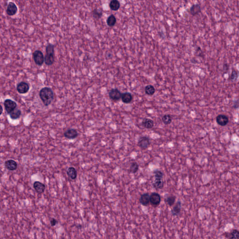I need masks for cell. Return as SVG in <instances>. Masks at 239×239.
Here are the masks:
<instances>
[{
	"mask_svg": "<svg viewBox=\"0 0 239 239\" xmlns=\"http://www.w3.org/2000/svg\"><path fill=\"white\" fill-rule=\"evenodd\" d=\"M40 98L44 106H48L54 99V93L52 88L45 87L42 88L39 92Z\"/></svg>",
	"mask_w": 239,
	"mask_h": 239,
	"instance_id": "obj_1",
	"label": "cell"
},
{
	"mask_svg": "<svg viewBox=\"0 0 239 239\" xmlns=\"http://www.w3.org/2000/svg\"><path fill=\"white\" fill-rule=\"evenodd\" d=\"M54 46L52 44H48L46 47V55L44 57V62L47 65H52L54 63Z\"/></svg>",
	"mask_w": 239,
	"mask_h": 239,
	"instance_id": "obj_2",
	"label": "cell"
},
{
	"mask_svg": "<svg viewBox=\"0 0 239 239\" xmlns=\"http://www.w3.org/2000/svg\"><path fill=\"white\" fill-rule=\"evenodd\" d=\"M33 58L35 63L39 66H42L44 62L43 53L39 50H36L33 52Z\"/></svg>",
	"mask_w": 239,
	"mask_h": 239,
	"instance_id": "obj_3",
	"label": "cell"
},
{
	"mask_svg": "<svg viewBox=\"0 0 239 239\" xmlns=\"http://www.w3.org/2000/svg\"><path fill=\"white\" fill-rule=\"evenodd\" d=\"M5 109L9 115L17 108V104L16 102L10 99H6L4 102Z\"/></svg>",
	"mask_w": 239,
	"mask_h": 239,
	"instance_id": "obj_4",
	"label": "cell"
},
{
	"mask_svg": "<svg viewBox=\"0 0 239 239\" xmlns=\"http://www.w3.org/2000/svg\"><path fill=\"white\" fill-rule=\"evenodd\" d=\"M161 201V196L158 193H153L150 195V203L153 207H158Z\"/></svg>",
	"mask_w": 239,
	"mask_h": 239,
	"instance_id": "obj_5",
	"label": "cell"
},
{
	"mask_svg": "<svg viewBox=\"0 0 239 239\" xmlns=\"http://www.w3.org/2000/svg\"><path fill=\"white\" fill-rule=\"evenodd\" d=\"M150 139L148 137H141L138 142V146L142 150H146L148 149L150 146Z\"/></svg>",
	"mask_w": 239,
	"mask_h": 239,
	"instance_id": "obj_6",
	"label": "cell"
},
{
	"mask_svg": "<svg viewBox=\"0 0 239 239\" xmlns=\"http://www.w3.org/2000/svg\"><path fill=\"white\" fill-rule=\"evenodd\" d=\"M17 89L20 94H26L30 90V86L25 82H21L17 85Z\"/></svg>",
	"mask_w": 239,
	"mask_h": 239,
	"instance_id": "obj_7",
	"label": "cell"
},
{
	"mask_svg": "<svg viewBox=\"0 0 239 239\" xmlns=\"http://www.w3.org/2000/svg\"><path fill=\"white\" fill-rule=\"evenodd\" d=\"M17 7L14 2L12 1L9 2L6 9V13L9 16H14L17 13Z\"/></svg>",
	"mask_w": 239,
	"mask_h": 239,
	"instance_id": "obj_8",
	"label": "cell"
},
{
	"mask_svg": "<svg viewBox=\"0 0 239 239\" xmlns=\"http://www.w3.org/2000/svg\"><path fill=\"white\" fill-rule=\"evenodd\" d=\"M109 96L110 99L114 100H119L122 96V94L117 89H112L109 92Z\"/></svg>",
	"mask_w": 239,
	"mask_h": 239,
	"instance_id": "obj_9",
	"label": "cell"
},
{
	"mask_svg": "<svg viewBox=\"0 0 239 239\" xmlns=\"http://www.w3.org/2000/svg\"><path fill=\"white\" fill-rule=\"evenodd\" d=\"M216 121L218 124L221 126H225L229 122V118L226 115H219L216 117Z\"/></svg>",
	"mask_w": 239,
	"mask_h": 239,
	"instance_id": "obj_10",
	"label": "cell"
},
{
	"mask_svg": "<svg viewBox=\"0 0 239 239\" xmlns=\"http://www.w3.org/2000/svg\"><path fill=\"white\" fill-rule=\"evenodd\" d=\"M64 137L68 139H73L78 136L77 131L74 129H71L66 130L64 134Z\"/></svg>",
	"mask_w": 239,
	"mask_h": 239,
	"instance_id": "obj_11",
	"label": "cell"
},
{
	"mask_svg": "<svg viewBox=\"0 0 239 239\" xmlns=\"http://www.w3.org/2000/svg\"><path fill=\"white\" fill-rule=\"evenodd\" d=\"M139 201L143 206H148L150 203V195L149 193H145L142 194L140 197Z\"/></svg>",
	"mask_w": 239,
	"mask_h": 239,
	"instance_id": "obj_12",
	"label": "cell"
},
{
	"mask_svg": "<svg viewBox=\"0 0 239 239\" xmlns=\"http://www.w3.org/2000/svg\"><path fill=\"white\" fill-rule=\"evenodd\" d=\"M5 166L6 169L9 171H15L17 168V164L16 161L10 159L6 161L5 163Z\"/></svg>",
	"mask_w": 239,
	"mask_h": 239,
	"instance_id": "obj_13",
	"label": "cell"
},
{
	"mask_svg": "<svg viewBox=\"0 0 239 239\" xmlns=\"http://www.w3.org/2000/svg\"><path fill=\"white\" fill-rule=\"evenodd\" d=\"M33 187L37 193H42L45 191V185L39 181H36L33 184Z\"/></svg>",
	"mask_w": 239,
	"mask_h": 239,
	"instance_id": "obj_14",
	"label": "cell"
},
{
	"mask_svg": "<svg viewBox=\"0 0 239 239\" xmlns=\"http://www.w3.org/2000/svg\"><path fill=\"white\" fill-rule=\"evenodd\" d=\"M181 210V202L179 201L172 208V209L171 211V213L173 216H177L180 213Z\"/></svg>",
	"mask_w": 239,
	"mask_h": 239,
	"instance_id": "obj_15",
	"label": "cell"
},
{
	"mask_svg": "<svg viewBox=\"0 0 239 239\" xmlns=\"http://www.w3.org/2000/svg\"><path fill=\"white\" fill-rule=\"evenodd\" d=\"M142 125L143 127L147 129H150L154 125V123L151 119L149 118H145L142 121Z\"/></svg>",
	"mask_w": 239,
	"mask_h": 239,
	"instance_id": "obj_16",
	"label": "cell"
},
{
	"mask_svg": "<svg viewBox=\"0 0 239 239\" xmlns=\"http://www.w3.org/2000/svg\"><path fill=\"white\" fill-rule=\"evenodd\" d=\"M67 175L70 179L73 180L75 179L77 176V172L75 168L70 167L67 170Z\"/></svg>",
	"mask_w": 239,
	"mask_h": 239,
	"instance_id": "obj_17",
	"label": "cell"
},
{
	"mask_svg": "<svg viewBox=\"0 0 239 239\" xmlns=\"http://www.w3.org/2000/svg\"><path fill=\"white\" fill-rule=\"evenodd\" d=\"M121 99L122 102L124 103H129L132 100V95L129 93H124V94H122Z\"/></svg>",
	"mask_w": 239,
	"mask_h": 239,
	"instance_id": "obj_18",
	"label": "cell"
},
{
	"mask_svg": "<svg viewBox=\"0 0 239 239\" xmlns=\"http://www.w3.org/2000/svg\"><path fill=\"white\" fill-rule=\"evenodd\" d=\"M201 7L200 5L197 4L192 6L191 9H190V13L193 16H196L197 15H198L201 12Z\"/></svg>",
	"mask_w": 239,
	"mask_h": 239,
	"instance_id": "obj_19",
	"label": "cell"
},
{
	"mask_svg": "<svg viewBox=\"0 0 239 239\" xmlns=\"http://www.w3.org/2000/svg\"><path fill=\"white\" fill-rule=\"evenodd\" d=\"M152 185L154 188L156 189H162L164 186V183L163 179H155Z\"/></svg>",
	"mask_w": 239,
	"mask_h": 239,
	"instance_id": "obj_20",
	"label": "cell"
},
{
	"mask_svg": "<svg viewBox=\"0 0 239 239\" xmlns=\"http://www.w3.org/2000/svg\"><path fill=\"white\" fill-rule=\"evenodd\" d=\"M109 8L113 11H117L120 7V4L118 0H112L109 4Z\"/></svg>",
	"mask_w": 239,
	"mask_h": 239,
	"instance_id": "obj_21",
	"label": "cell"
},
{
	"mask_svg": "<svg viewBox=\"0 0 239 239\" xmlns=\"http://www.w3.org/2000/svg\"><path fill=\"white\" fill-rule=\"evenodd\" d=\"M21 114H22V112L21 110L17 108H16L9 115L10 116L11 119H13V120H16V119L19 118Z\"/></svg>",
	"mask_w": 239,
	"mask_h": 239,
	"instance_id": "obj_22",
	"label": "cell"
},
{
	"mask_svg": "<svg viewBox=\"0 0 239 239\" xmlns=\"http://www.w3.org/2000/svg\"><path fill=\"white\" fill-rule=\"evenodd\" d=\"M116 17L113 15H110L107 19V24L108 26L110 27L114 26L116 24Z\"/></svg>",
	"mask_w": 239,
	"mask_h": 239,
	"instance_id": "obj_23",
	"label": "cell"
},
{
	"mask_svg": "<svg viewBox=\"0 0 239 239\" xmlns=\"http://www.w3.org/2000/svg\"><path fill=\"white\" fill-rule=\"evenodd\" d=\"M145 92L148 95H153L155 93V89L152 85H148L145 87Z\"/></svg>",
	"mask_w": 239,
	"mask_h": 239,
	"instance_id": "obj_24",
	"label": "cell"
},
{
	"mask_svg": "<svg viewBox=\"0 0 239 239\" xmlns=\"http://www.w3.org/2000/svg\"><path fill=\"white\" fill-rule=\"evenodd\" d=\"M227 238L229 239H239V231L233 229L228 234Z\"/></svg>",
	"mask_w": 239,
	"mask_h": 239,
	"instance_id": "obj_25",
	"label": "cell"
},
{
	"mask_svg": "<svg viewBox=\"0 0 239 239\" xmlns=\"http://www.w3.org/2000/svg\"><path fill=\"white\" fill-rule=\"evenodd\" d=\"M93 17L96 19H100L102 16V11L100 9H95L92 12Z\"/></svg>",
	"mask_w": 239,
	"mask_h": 239,
	"instance_id": "obj_26",
	"label": "cell"
},
{
	"mask_svg": "<svg viewBox=\"0 0 239 239\" xmlns=\"http://www.w3.org/2000/svg\"><path fill=\"white\" fill-rule=\"evenodd\" d=\"M139 166L138 163L137 162H133L130 165V169H129V171L131 173H136L139 170Z\"/></svg>",
	"mask_w": 239,
	"mask_h": 239,
	"instance_id": "obj_27",
	"label": "cell"
},
{
	"mask_svg": "<svg viewBox=\"0 0 239 239\" xmlns=\"http://www.w3.org/2000/svg\"><path fill=\"white\" fill-rule=\"evenodd\" d=\"M238 76H239V73L237 70L235 69H233L230 75L229 76V78L228 79L230 81H236L238 78Z\"/></svg>",
	"mask_w": 239,
	"mask_h": 239,
	"instance_id": "obj_28",
	"label": "cell"
},
{
	"mask_svg": "<svg viewBox=\"0 0 239 239\" xmlns=\"http://www.w3.org/2000/svg\"><path fill=\"white\" fill-rule=\"evenodd\" d=\"M162 121L165 125H169L171 123L172 118L170 115H165L162 117Z\"/></svg>",
	"mask_w": 239,
	"mask_h": 239,
	"instance_id": "obj_29",
	"label": "cell"
},
{
	"mask_svg": "<svg viewBox=\"0 0 239 239\" xmlns=\"http://www.w3.org/2000/svg\"><path fill=\"white\" fill-rule=\"evenodd\" d=\"M176 197L175 196H169L166 198L165 202L167 203L169 206H171L174 205L176 201Z\"/></svg>",
	"mask_w": 239,
	"mask_h": 239,
	"instance_id": "obj_30",
	"label": "cell"
},
{
	"mask_svg": "<svg viewBox=\"0 0 239 239\" xmlns=\"http://www.w3.org/2000/svg\"><path fill=\"white\" fill-rule=\"evenodd\" d=\"M155 177L156 179H163V173L161 171L159 170H156L154 171Z\"/></svg>",
	"mask_w": 239,
	"mask_h": 239,
	"instance_id": "obj_31",
	"label": "cell"
},
{
	"mask_svg": "<svg viewBox=\"0 0 239 239\" xmlns=\"http://www.w3.org/2000/svg\"><path fill=\"white\" fill-rule=\"evenodd\" d=\"M57 223V220L54 218H52L51 220V224L52 227H54Z\"/></svg>",
	"mask_w": 239,
	"mask_h": 239,
	"instance_id": "obj_32",
	"label": "cell"
},
{
	"mask_svg": "<svg viewBox=\"0 0 239 239\" xmlns=\"http://www.w3.org/2000/svg\"><path fill=\"white\" fill-rule=\"evenodd\" d=\"M223 69L224 71H227L228 70V65L227 64H225L223 66Z\"/></svg>",
	"mask_w": 239,
	"mask_h": 239,
	"instance_id": "obj_33",
	"label": "cell"
},
{
	"mask_svg": "<svg viewBox=\"0 0 239 239\" xmlns=\"http://www.w3.org/2000/svg\"><path fill=\"white\" fill-rule=\"evenodd\" d=\"M1 114H2V111H3V109H2V106H1Z\"/></svg>",
	"mask_w": 239,
	"mask_h": 239,
	"instance_id": "obj_34",
	"label": "cell"
},
{
	"mask_svg": "<svg viewBox=\"0 0 239 239\" xmlns=\"http://www.w3.org/2000/svg\"><path fill=\"white\" fill-rule=\"evenodd\" d=\"M238 219H239V217H238Z\"/></svg>",
	"mask_w": 239,
	"mask_h": 239,
	"instance_id": "obj_35",
	"label": "cell"
}]
</instances>
